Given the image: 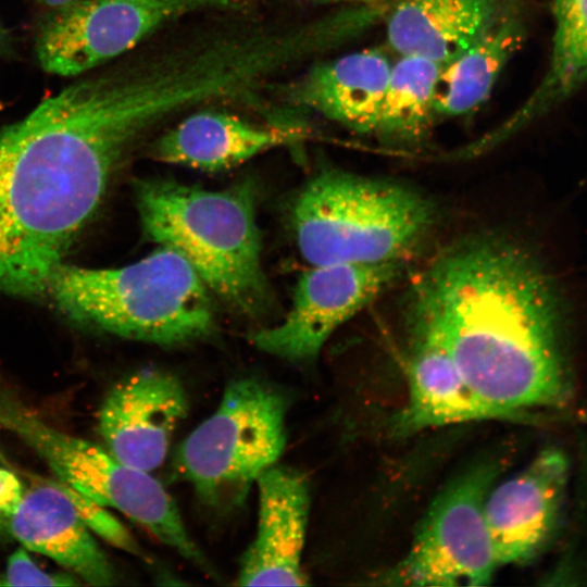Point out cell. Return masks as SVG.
Instances as JSON below:
<instances>
[{
  "instance_id": "1",
  "label": "cell",
  "mask_w": 587,
  "mask_h": 587,
  "mask_svg": "<svg viewBox=\"0 0 587 587\" xmlns=\"http://www.w3.org/2000/svg\"><path fill=\"white\" fill-rule=\"evenodd\" d=\"M149 130L114 65L76 80L0 130V291H48L113 171Z\"/></svg>"
},
{
  "instance_id": "2",
  "label": "cell",
  "mask_w": 587,
  "mask_h": 587,
  "mask_svg": "<svg viewBox=\"0 0 587 587\" xmlns=\"http://www.w3.org/2000/svg\"><path fill=\"white\" fill-rule=\"evenodd\" d=\"M410 300L409 317L441 340L470 387L507 421L571 400L559 292L520 243L485 236L444 249Z\"/></svg>"
},
{
  "instance_id": "3",
  "label": "cell",
  "mask_w": 587,
  "mask_h": 587,
  "mask_svg": "<svg viewBox=\"0 0 587 587\" xmlns=\"http://www.w3.org/2000/svg\"><path fill=\"white\" fill-rule=\"evenodd\" d=\"M135 197L145 234L178 251L210 291L249 316L272 309L250 185L207 190L170 179H146L137 183Z\"/></svg>"
},
{
  "instance_id": "4",
  "label": "cell",
  "mask_w": 587,
  "mask_h": 587,
  "mask_svg": "<svg viewBox=\"0 0 587 587\" xmlns=\"http://www.w3.org/2000/svg\"><path fill=\"white\" fill-rule=\"evenodd\" d=\"M48 291L77 323L132 340L190 344L215 326L209 288L178 251L165 246L122 267L63 264Z\"/></svg>"
},
{
  "instance_id": "5",
  "label": "cell",
  "mask_w": 587,
  "mask_h": 587,
  "mask_svg": "<svg viewBox=\"0 0 587 587\" xmlns=\"http://www.w3.org/2000/svg\"><path fill=\"white\" fill-rule=\"evenodd\" d=\"M435 222L426 197L400 183L321 170L298 191L290 224L312 266L403 261Z\"/></svg>"
},
{
  "instance_id": "6",
  "label": "cell",
  "mask_w": 587,
  "mask_h": 587,
  "mask_svg": "<svg viewBox=\"0 0 587 587\" xmlns=\"http://www.w3.org/2000/svg\"><path fill=\"white\" fill-rule=\"evenodd\" d=\"M0 425L33 448L59 480L120 511L160 542L212 573L175 501L148 471L127 465L100 446L57 429L4 394H0Z\"/></svg>"
},
{
  "instance_id": "7",
  "label": "cell",
  "mask_w": 587,
  "mask_h": 587,
  "mask_svg": "<svg viewBox=\"0 0 587 587\" xmlns=\"http://www.w3.org/2000/svg\"><path fill=\"white\" fill-rule=\"evenodd\" d=\"M286 411L284 397L260 380L232 382L217 409L178 446L174 474L208 504L237 503L280 458Z\"/></svg>"
},
{
  "instance_id": "8",
  "label": "cell",
  "mask_w": 587,
  "mask_h": 587,
  "mask_svg": "<svg viewBox=\"0 0 587 587\" xmlns=\"http://www.w3.org/2000/svg\"><path fill=\"white\" fill-rule=\"evenodd\" d=\"M497 465L484 463L455 478L422 520L407 554L376 576L384 586H486L499 567L484 505Z\"/></svg>"
},
{
  "instance_id": "9",
  "label": "cell",
  "mask_w": 587,
  "mask_h": 587,
  "mask_svg": "<svg viewBox=\"0 0 587 587\" xmlns=\"http://www.w3.org/2000/svg\"><path fill=\"white\" fill-rule=\"evenodd\" d=\"M253 0H79L53 9L40 23L35 51L51 74L90 73L128 54L171 22L237 11Z\"/></svg>"
},
{
  "instance_id": "10",
  "label": "cell",
  "mask_w": 587,
  "mask_h": 587,
  "mask_svg": "<svg viewBox=\"0 0 587 587\" xmlns=\"http://www.w3.org/2000/svg\"><path fill=\"white\" fill-rule=\"evenodd\" d=\"M402 265L403 261L313 265L298 279L285 319L253 333L251 342L284 360H313L338 327L397 280Z\"/></svg>"
},
{
  "instance_id": "11",
  "label": "cell",
  "mask_w": 587,
  "mask_h": 587,
  "mask_svg": "<svg viewBox=\"0 0 587 587\" xmlns=\"http://www.w3.org/2000/svg\"><path fill=\"white\" fill-rule=\"evenodd\" d=\"M188 410L180 380L147 367L109 391L99 411L98 430L115 459L151 472L166 458L172 435Z\"/></svg>"
},
{
  "instance_id": "12",
  "label": "cell",
  "mask_w": 587,
  "mask_h": 587,
  "mask_svg": "<svg viewBox=\"0 0 587 587\" xmlns=\"http://www.w3.org/2000/svg\"><path fill=\"white\" fill-rule=\"evenodd\" d=\"M569 474L564 452L548 448L490 488L484 514L499 566L524 564L546 546L560 519Z\"/></svg>"
},
{
  "instance_id": "13",
  "label": "cell",
  "mask_w": 587,
  "mask_h": 587,
  "mask_svg": "<svg viewBox=\"0 0 587 587\" xmlns=\"http://www.w3.org/2000/svg\"><path fill=\"white\" fill-rule=\"evenodd\" d=\"M258 525L243 553L237 585L303 586L302 570L310 510L309 484L298 471L274 464L255 480Z\"/></svg>"
},
{
  "instance_id": "14",
  "label": "cell",
  "mask_w": 587,
  "mask_h": 587,
  "mask_svg": "<svg viewBox=\"0 0 587 587\" xmlns=\"http://www.w3.org/2000/svg\"><path fill=\"white\" fill-rule=\"evenodd\" d=\"M3 530L92 586H110L115 575L60 480L33 477L21 499L0 522Z\"/></svg>"
},
{
  "instance_id": "15",
  "label": "cell",
  "mask_w": 587,
  "mask_h": 587,
  "mask_svg": "<svg viewBox=\"0 0 587 587\" xmlns=\"http://www.w3.org/2000/svg\"><path fill=\"white\" fill-rule=\"evenodd\" d=\"M312 134L301 118L262 124L217 110L192 112L160 136L154 159L208 172L235 167L276 147L296 145Z\"/></svg>"
},
{
  "instance_id": "16",
  "label": "cell",
  "mask_w": 587,
  "mask_h": 587,
  "mask_svg": "<svg viewBox=\"0 0 587 587\" xmlns=\"http://www.w3.org/2000/svg\"><path fill=\"white\" fill-rule=\"evenodd\" d=\"M392 63L379 49L319 61L279 85L283 100L359 133L373 135Z\"/></svg>"
},
{
  "instance_id": "17",
  "label": "cell",
  "mask_w": 587,
  "mask_h": 587,
  "mask_svg": "<svg viewBox=\"0 0 587 587\" xmlns=\"http://www.w3.org/2000/svg\"><path fill=\"white\" fill-rule=\"evenodd\" d=\"M410 326L408 402L392 426L398 436L457 423L507 421L501 411L470 387L447 348L433 332L411 319Z\"/></svg>"
},
{
  "instance_id": "18",
  "label": "cell",
  "mask_w": 587,
  "mask_h": 587,
  "mask_svg": "<svg viewBox=\"0 0 587 587\" xmlns=\"http://www.w3.org/2000/svg\"><path fill=\"white\" fill-rule=\"evenodd\" d=\"M386 17L389 48L446 65L512 4L509 0H400Z\"/></svg>"
},
{
  "instance_id": "19",
  "label": "cell",
  "mask_w": 587,
  "mask_h": 587,
  "mask_svg": "<svg viewBox=\"0 0 587 587\" xmlns=\"http://www.w3.org/2000/svg\"><path fill=\"white\" fill-rule=\"evenodd\" d=\"M525 38L514 3L467 49L442 66L436 85V116L454 117L482 105Z\"/></svg>"
},
{
  "instance_id": "20",
  "label": "cell",
  "mask_w": 587,
  "mask_h": 587,
  "mask_svg": "<svg viewBox=\"0 0 587 587\" xmlns=\"http://www.w3.org/2000/svg\"><path fill=\"white\" fill-rule=\"evenodd\" d=\"M554 35L548 70L533 93L497 128L492 142L521 129L587 82V0H553Z\"/></svg>"
},
{
  "instance_id": "21",
  "label": "cell",
  "mask_w": 587,
  "mask_h": 587,
  "mask_svg": "<svg viewBox=\"0 0 587 587\" xmlns=\"http://www.w3.org/2000/svg\"><path fill=\"white\" fill-rule=\"evenodd\" d=\"M444 65L402 55L392 64L373 136L411 146L429 134L436 113V85Z\"/></svg>"
},
{
  "instance_id": "22",
  "label": "cell",
  "mask_w": 587,
  "mask_h": 587,
  "mask_svg": "<svg viewBox=\"0 0 587 587\" xmlns=\"http://www.w3.org/2000/svg\"><path fill=\"white\" fill-rule=\"evenodd\" d=\"M83 523L92 533L127 553L146 558L138 542L124 525L104 505L61 482Z\"/></svg>"
},
{
  "instance_id": "23",
  "label": "cell",
  "mask_w": 587,
  "mask_h": 587,
  "mask_svg": "<svg viewBox=\"0 0 587 587\" xmlns=\"http://www.w3.org/2000/svg\"><path fill=\"white\" fill-rule=\"evenodd\" d=\"M2 574L3 586H76L79 578L73 573H49L40 569L27 549H16L8 559Z\"/></svg>"
},
{
  "instance_id": "24",
  "label": "cell",
  "mask_w": 587,
  "mask_h": 587,
  "mask_svg": "<svg viewBox=\"0 0 587 587\" xmlns=\"http://www.w3.org/2000/svg\"><path fill=\"white\" fill-rule=\"evenodd\" d=\"M21 478L8 469L0 467V522L13 510L22 497Z\"/></svg>"
},
{
  "instance_id": "25",
  "label": "cell",
  "mask_w": 587,
  "mask_h": 587,
  "mask_svg": "<svg viewBox=\"0 0 587 587\" xmlns=\"http://www.w3.org/2000/svg\"><path fill=\"white\" fill-rule=\"evenodd\" d=\"M311 4L319 5H340V7H350V5H389L395 4L400 0H302Z\"/></svg>"
},
{
  "instance_id": "26",
  "label": "cell",
  "mask_w": 587,
  "mask_h": 587,
  "mask_svg": "<svg viewBox=\"0 0 587 587\" xmlns=\"http://www.w3.org/2000/svg\"><path fill=\"white\" fill-rule=\"evenodd\" d=\"M35 1H37L38 3L42 5L51 8L53 10V9H59V8L72 4L79 0H35Z\"/></svg>"
},
{
  "instance_id": "27",
  "label": "cell",
  "mask_w": 587,
  "mask_h": 587,
  "mask_svg": "<svg viewBox=\"0 0 587 587\" xmlns=\"http://www.w3.org/2000/svg\"><path fill=\"white\" fill-rule=\"evenodd\" d=\"M9 42V36L7 32L0 26V50L5 48Z\"/></svg>"
},
{
  "instance_id": "28",
  "label": "cell",
  "mask_w": 587,
  "mask_h": 587,
  "mask_svg": "<svg viewBox=\"0 0 587 587\" xmlns=\"http://www.w3.org/2000/svg\"><path fill=\"white\" fill-rule=\"evenodd\" d=\"M4 534H5V532H4L3 528L0 526V541L2 540Z\"/></svg>"
},
{
  "instance_id": "29",
  "label": "cell",
  "mask_w": 587,
  "mask_h": 587,
  "mask_svg": "<svg viewBox=\"0 0 587 587\" xmlns=\"http://www.w3.org/2000/svg\"><path fill=\"white\" fill-rule=\"evenodd\" d=\"M0 586H3L2 574H0Z\"/></svg>"
},
{
  "instance_id": "30",
  "label": "cell",
  "mask_w": 587,
  "mask_h": 587,
  "mask_svg": "<svg viewBox=\"0 0 587 587\" xmlns=\"http://www.w3.org/2000/svg\"><path fill=\"white\" fill-rule=\"evenodd\" d=\"M0 461H1V462H3V461H4V460H3V457L1 455V453H0Z\"/></svg>"
}]
</instances>
